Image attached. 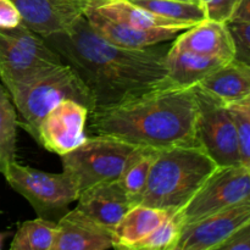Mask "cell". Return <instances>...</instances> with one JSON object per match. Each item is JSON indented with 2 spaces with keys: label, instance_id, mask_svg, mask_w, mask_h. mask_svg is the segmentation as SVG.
<instances>
[{
  "label": "cell",
  "instance_id": "obj_5",
  "mask_svg": "<svg viewBox=\"0 0 250 250\" xmlns=\"http://www.w3.org/2000/svg\"><path fill=\"white\" fill-rule=\"evenodd\" d=\"M139 148L112 137L95 134L87 137L72 151L61 155L62 168L81 193L99 183L119 180Z\"/></svg>",
  "mask_w": 250,
  "mask_h": 250
},
{
  "label": "cell",
  "instance_id": "obj_21",
  "mask_svg": "<svg viewBox=\"0 0 250 250\" xmlns=\"http://www.w3.org/2000/svg\"><path fill=\"white\" fill-rule=\"evenodd\" d=\"M159 149L139 148L125 167L119 178L127 197L134 205H139L144 197L151 165Z\"/></svg>",
  "mask_w": 250,
  "mask_h": 250
},
{
  "label": "cell",
  "instance_id": "obj_1",
  "mask_svg": "<svg viewBox=\"0 0 250 250\" xmlns=\"http://www.w3.org/2000/svg\"><path fill=\"white\" fill-rule=\"evenodd\" d=\"M44 39L87 85L94 98V110L116 106L168 82L167 50L110 43L92 28L84 15L68 31Z\"/></svg>",
  "mask_w": 250,
  "mask_h": 250
},
{
  "label": "cell",
  "instance_id": "obj_13",
  "mask_svg": "<svg viewBox=\"0 0 250 250\" xmlns=\"http://www.w3.org/2000/svg\"><path fill=\"white\" fill-rule=\"evenodd\" d=\"M115 247L114 232L78 209L56 222L53 250H105Z\"/></svg>",
  "mask_w": 250,
  "mask_h": 250
},
{
  "label": "cell",
  "instance_id": "obj_30",
  "mask_svg": "<svg viewBox=\"0 0 250 250\" xmlns=\"http://www.w3.org/2000/svg\"><path fill=\"white\" fill-rule=\"evenodd\" d=\"M219 250H250V221L234 232Z\"/></svg>",
  "mask_w": 250,
  "mask_h": 250
},
{
  "label": "cell",
  "instance_id": "obj_10",
  "mask_svg": "<svg viewBox=\"0 0 250 250\" xmlns=\"http://www.w3.org/2000/svg\"><path fill=\"white\" fill-rule=\"evenodd\" d=\"M89 109L85 105L68 99L50 110L38 127V142L46 150L65 155L80 146L87 138Z\"/></svg>",
  "mask_w": 250,
  "mask_h": 250
},
{
  "label": "cell",
  "instance_id": "obj_27",
  "mask_svg": "<svg viewBox=\"0 0 250 250\" xmlns=\"http://www.w3.org/2000/svg\"><path fill=\"white\" fill-rule=\"evenodd\" d=\"M234 44V60L250 65V22H227Z\"/></svg>",
  "mask_w": 250,
  "mask_h": 250
},
{
  "label": "cell",
  "instance_id": "obj_24",
  "mask_svg": "<svg viewBox=\"0 0 250 250\" xmlns=\"http://www.w3.org/2000/svg\"><path fill=\"white\" fill-rule=\"evenodd\" d=\"M56 222L44 217L24 221L17 229L11 250H53L55 241Z\"/></svg>",
  "mask_w": 250,
  "mask_h": 250
},
{
  "label": "cell",
  "instance_id": "obj_12",
  "mask_svg": "<svg viewBox=\"0 0 250 250\" xmlns=\"http://www.w3.org/2000/svg\"><path fill=\"white\" fill-rule=\"evenodd\" d=\"M19 9L22 23L46 38L68 31L84 15L87 7L77 0H12Z\"/></svg>",
  "mask_w": 250,
  "mask_h": 250
},
{
  "label": "cell",
  "instance_id": "obj_29",
  "mask_svg": "<svg viewBox=\"0 0 250 250\" xmlns=\"http://www.w3.org/2000/svg\"><path fill=\"white\" fill-rule=\"evenodd\" d=\"M22 23L19 9L12 0H0V28L14 29Z\"/></svg>",
  "mask_w": 250,
  "mask_h": 250
},
{
  "label": "cell",
  "instance_id": "obj_26",
  "mask_svg": "<svg viewBox=\"0 0 250 250\" xmlns=\"http://www.w3.org/2000/svg\"><path fill=\"white\" fill-rule=\"evenodd\" d=\"M229 106L236 124L241 165L250 168V116L237 105Z\"/></svg>",
  "mask_w": 250,
  "mask_h": 250
},
{
  "label": "cell",
  "instance_id": "obj_18",
  "mask_svg": "<svg viewBox=\"0 0 250 250\" xmlns=\"http://www.w3.org/2000/svg\"><path fill=\"white\" fill-rule=\"evenodd\" d=\"M226 62L229 61L224 59L199 55L172 46L166 54L168 81L181 87H195Z\"/></svg>",
  "mask_w": 250,
  "mask_h": 250
},
{
  "label": "cell",
  "instance_id": "obj_17",
  "mask_svg": "<svg viewBox=\"0 0 250 250\" xmlns=\"http://www.w3.org/2000/svg\"><path fill=\"white\" fill-rule=\"evenodd\" d=\"M226 105H233L250 94V65L231 60L198 84Z\"/></svg>",
  "mask_w": 250,
  "mask_h": 250
},
{
  "label": "cell",
  "instance_id": "obj_3",
  "mask_svg": "<svg viewBox=\"0 0 250 250\" xmlns=\"http://www.w3.org/2000/svg\"><path fill=\"white\" fill-rule=\"evenodd\" d=\"M217 168V164L200 146L159 149L141 204L166 211H178Z\"/></svg>",
  "mask_w": 250,
  "mask_h": 250
},
{
  "label": "cell",
  "instance_id": "obj_35",
  "mask_svg": "<svg viewBox=\"0 0 250 250\" xmlns=\"http://www.w3.org/2000/svg\"><path fill=\"white\" fill-rule=\"evenodd\" d=\"M180 1H187V2H194V4H202L203 1L202 0H180Z\"/></svg>",
  "mask_w": 250,
  "mask_h": 250
},
{
  "label": "cell",
  "instance_id": "obj_11",
  "mask_svg": "<svg viewBox=\"0 0 250 250\" xmlns=\"http://www.w3.org/2000/svg\"><path fill=\"white\" fill-rule=\"evenodd\" d=\"M250 221V203L234 205L185 225L175 250H219Z\"/></svg>",
  "mask_w": 250,
  "mask_h": 250
},
{
  "label": "cell",
  "instance_id": "obj_28",
  "mask_svg": "<svg viewBox=\"0 0 250 250\" xmlns=\"http://www.w3.org/2000/svg\"><path fill=\"white\" fill-rule=\"evenodd\" d=\"M208 19L229 22L241 0H202Z\"/></svg>",
  "mask_w": 250,
  "mask_h": 250
},
{
  "label": "cell",
  "instance_id": "obj_20",
  "mask_svg": "<svg viewBox=\"0 0 250 250\" xmlns=\"http://www.w3.org/2000/svg\"><path fill=\"white\" fill-rule=\"evenodd\" d=\"M90 7H94L97 11L110 17V19L126 22V23L138 27V28H177L181 31L189 28L186 24H181L177 22L170 21L167 19H164V17L159 16V15L144 9V7L133 4L129 0H110V1Z\"/></svg>",
  "mask_w": 250,
  "mask_h": 250
},
{
  "label": "cell",
  "instance_id": "obj_32",
  "mask_svg": "<svg viewBox=\"0 0 250 250\" xmlns=\"http://www.w3.org/2000/svg\"><path fill=\"white\" fill-rule=\"evenodd\" d=\"M233 105H237V106H239L241 109H243L244 111H246L247 114L250 116V94L247 98H244L243 100H241V102L237 103V104H233Z\"/></svg>",
  "mask_w": 250,
  "mask_h": 250
},
{
  "label": "cell",
  "instance_id": "obj_14",
  "mask_svg": "<svg viewBox=\"0 0 250 250\" xmlns=\"http://www.w3.org/2000/svg\"><path fill=\"white\" fill-rule=\"evenodd\" d=\"M84 16L100 37L124 48L142 49L158 45L164 42L175 39L182 32L177 28H138L126 22L110 19L90 6L85 9Z\"/></svg>",
  "mask_w": 250,
  "mask_h": 250
},
{
  "label": "cell",
  "instance_id": "obj_6",
  "mask_svg": "<svg viewBox=\"0 0 250 250\" xmlns=\"http://www.w3.org/2000/svg\"><path fill=\"white\" fill-rule=\"evenodd\" d=\"M62 63L60 56L23 23L0 28V81L7 92L38 73Z\"/></svg>",
  "mask_w": 250,
  "mask_h": 250
},
{
  "label": "cell",
  "instance_id": "obj_15",
  "mask_svg": "<svg viewBox=\"0 0 250 250\" xmlns=\"http://www.w3.org/2000/svg\"><path fill=\"white\" fill-rule=\"evenodd\" d=\"M132 208L133 204L117 180L99 183L81 192L76 209L114 232Z\"/></svg>",
  "mask_w": 250,
  "mask_h": 250
},
{
  "label": "cell",
  "instance_id": "obj_31",
  "mask_svg": "<svg viewBox=\"0 0 250 250\" xmlns=\"http://www.w3.org/2000/svg\"><path fill=\"white\" fill-rule=\"evenodd\" d=\"M229 21L250 22V0H241Z\"/></svg>",
  "mask_w": 250,
  "mask_h": 250
},
{
  "label": "cell",
  "instance_id": "obj_25",
  "mask_svg": "<svg viewBox=\"0 0 250 250\" xmlns=\"http://www.w3.org/2000/svg\"><path fill=\"white\" fill-rule=\"evenodd\" d=\"M182 229L183 220L181 214L178 211L172 212L153 232L128 250H175Z\"/></svg>",
  "mask_w": 250,
  "mask_h": 250
},
{
  "label": "cell",
  "instance_id": "obj_34",
  "mask_svg": "<svg viewBox=\"0 0 250 250\" xmlns=\"http://www.w3.org/2000/svg\"><path fill=\"white\" fill-rule=\"evenodd\" d=\"M5 237H6V233H0V249H1L2 243H4Z\"/></svg>",
  "mask_w": 250,
  "mask_h": 250
},
{
  "label": "cell",
  "instance_id": "obj_4",
  "mask_svg": "<svg viewBox=\"0 0 250 250\" xmlns=\"http://www.w3.org/2000/svg\"><path fill=\"white\" fill-rule=\"evenodd\" d=\"M16 111L21 117L19 126L38 139V127L53 107L63 100L72 99L94 110L93 94L68 63H60L38 73L31 80L9 90Z\"/></svg>",
  "mask_w": 250,
  "mask_h": 250
},
{
  "label": "cell",
  "instance_id": "obj_22",
  "mask_svg": "<svg viewBox=\"0 0 250 250\" xmlns=\"http://www.w3.org/2000/svg\"><path fill=\"white\" fill-rule=\"evenodd\" d=\"M159 16L177 23L192 27L208 19L202 4L180 1V0H129Z\"/></svg>",
  "mask_w": 250,
  "mask_h": 250
},
{
  "label": "cell",
  "instance_id": "obj_7",
  "mask_svg": "<svg viewBox=\"0 0 250 250\" xmlns=\"http://www.w3.org/2000/svg\"><path fill=\"white\" fill-rule=\"evenodd\" d=\"M1 173L7 183L33 207L39 217L44 219L50 220L63 212L68 205L77 202L80 195L77 186L65 171L45 172L15 160Z\"/></svg>",
  "mask_w": 250,
  "mask_h": 250
},
{
  "label": "cell",
  "instance_id": "obj_19",
  "mask_svg": "<svg viewBox=\"0 0 250 250\" xmlns=\"http://www.w3.org/2000/svg\"><path fill=\"white\" fill-rule=\"evenodd\" d=\"M171 214L172 211H166L143 204L134 205L115 227L114 248L128 250L153 232Z\"/></svg>",
  "mask_w": 250,
  "mask_h": 250
},
{
  "label": "cell",
  "instance_id": "obj_8",
  "mask_svg": "<svg viewBox=\"0 0 250 250\" xmlns=\"http://www.w3.org/2000/svg\"><path fill=\"white\" fill-rule=\"evenodd\" d=\"M198 99L197 137L199 146L219 167L241 165L238 137L229 105L195 85Z\"/></svg>",
  "mask_w": 250,
  "mask_h": 250
},
{
  "label": "cell",
  "instance_id": "obj_33",
  "mask_svg": "<svg viewBox=\"0 0 250 250\" xmlns=\"http://www.w3.org/2000/svg\"><path fill=\"white\" fill-rule=\"evenodd\" d=\"M77 1L82 2L85 7H88V6H97V5L103 4V2L110 1V0H77Z\"/></svg>",
  "mask_w": 250,
  "mask_h": 250
},
{
  "label": "cell",
  "instance_id": "obj_23",
  "mask_svg": "<svg viewBox=\"0 0 250 250\" xmlns=\"http://www.w3.org/2000/svg\"><path fill=\"white\" fill-rule=\"evenodd\" d=\"M17 126L16 107L0 81V172L16 160Z\"/></svg>",
  "mask_w": 250,
  "mask_h": 250
},
{
  "label": "cell",
  "instance_id": "obj_2",
  "mask_svg": "<svg viewBox=\"0 0 250 250\" xmlns=\"http://www.w3.org/2000/svg\"><path fill=\"white\" fill-rule=\"evenodd\" d=\"M89 129L141 148L199 146L195 87L170 81L138 97L89 114Z\"/></svg>",
  "mask_w": 250,
  "mask_h": 250
},
{
  "label": "cell",
  "instance_id": "obj_16",
  "mask_svg": "<svg viewBox=\"0 0 250 250\" xmlns=\"http://www.w3.org/2000/svg\"><path fill=\"white\" fill-rule=\"evenodd\" d=\"M172 48L205 56L233 60L234 44L227 22L207 19L181 32Z\"/></svg>",
  "mask_w": 250,
  "mask_h": 250
},
{
  "label": "cell",
  "instance_id": "obj_9",
  "mask_svg": "<svg viewBox=\"0 0 250 250\" xmlns=\"http://www.w3.org/2000/svg\"><path fill=\"white\" fill-rule=\"evenodd\" d=\"M243 203H250V168L242 165L227 166L217 168L178 212L185 226Z\"/></svg>",
  "mask_w": 250,
  "mask_h": 250
}]
</instances>
